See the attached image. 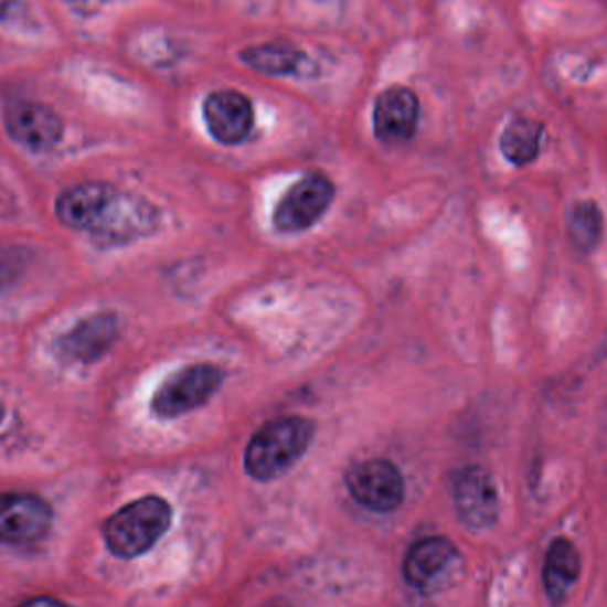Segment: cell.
<instances>
[{
	"instance_id": "6da1fadb",
	"label": "cell",
	"mask_w": 607,
	"mask_h": 607,
	"mask_svg": "<svg viewBox=\"0 0 607 607\" xmlns=\"http://www.w3.org/2000/svg\"><path fill=\"white\" fill-rule=\"evenodd\" d=\"M55 215L64 226L77 232L127 238L150 230L155 217L148 204L119 194L107 183H82L60 195Z\"/></svg>"
},
{
	"instance_id": "7a4b0ae2",
	"label": "cell",
	"mask_w": 607,
	"mask_h": 607,
	"mask_svg": "<svg viewBox=\"0 0 607 607\" xmlns=\"http://www.w3.org/2000/svg\"><path fill=\"white\" fill-rule=\"evenodd\" d=\"M315 423L286 416L265 423L245 448V472L256 481H274L294 469L313 443Z\"/></svg>"
},
{
	"instance_id": "3957f363",
	"label": "cell",
	"mask_w": 607,
	"mask_h": 607,
	"mask_svg": "<svg viewBox=\"0 0 607 607\" xmlns=\"http://www.w3.org/2000/svg\"><path fill=\"white\" fill-rule=\"evenodd\" d=\"M171 504L159 496H146L110 515L104 539L116 557L134 560L153 547L171 528Z\"/></svg>"
},
{
	"instance_id": "277c9868",
	"label": "cell",
	"mask_w": 607,
	"mask_h": 607,
	"mask_svg": "<svg viewBox=\"0 0 607 607\" xmlns=\"http://www.w3.org/2000/svg\"><path fill=\"white\" fill-rule=\"evenodd\" d=\"M224 384V372L212 363L178 368L163 379L151 398V413L160 419H177L209 404Z\"/></svg>"
},
{
	"instance_id": "5b68a950",
	"label": "cell",
	"mask_w": 607,
	"mask_h": 607,
	"mask_svg": "<svg viewBox=\"0 0 607 607\" xmlns=\"http://www.w3.org/2000/svg\"><path fill=\"white\" fill-rule=\"evenodd\" d=\"M334 183L322 172H309L286 189L277 201L273 223L279 233H302L313 227L331 209Z\"/></svg>"
},
{
	"instance_id": "8992f818",
	"label": "cell",
	"mask_w": 607,
	"mask_h": 607,
	"mask_svg": "<svg viewBox=\"0 0 607 607\" xmlns=\"http://www.w3.org/2000/svg\"><path fill=\"white\" fill-rule=\"evenodd\" d=\"M344 483L350 496L372 512H395L404 503V476L395 464L384 458H372L350 467Z\"/></svg>"
},
{
	"instance_id": "52a82bcc",
	"label": "cell",
	"mask_w": 607,
	"mask_h": 607,
	"mask_svg": "<svg viewBox=\"0 0 607 607\" xmlns=\"http://www.w3.org/2000/svg\"><path fill=\"white\" fill-rule=\"evenodd\" d=\"M455 508L467 530L487 531L501 513V498L494 476L483 466H467L458 472L454 489Z\"/></svg>"
},
{
	"instance_id": "ba28073f",
	"label": "cell",
	"mask_w": 607,
	"mask_h": 607,
	"mask_svg": "<svg viewBox=\"0 0 607 607\" xmlns=\"http://www.w3.org/2000/svg\"><path fill=\"white\" fill-rule=\"evenodd\" d=\"M460 563L457 545L446 536H426L408 549L404 560L405 581L423 594L445 586Z\"/></svg>"
},
{
	"instance_id": "9c48e42d",
	"label": "cell",
	"mask_w": 607,
	"mask_h": 607,
	"mask_svg": "<svg viewBox=\"0 0 607 607\" xmlns=\"http://www.w3.org/2000/svg\"><path fill=\"white\" fill-rule=\"evenodd\" d=\"M54 522L46 501L32 494H0V542L32 544L45 539Z\"/></svg>"
},
{
	"instance_id": "30bf717a",
	"label": "cell",
	"mask_w": 607,
	"mask_h": 607,
	"mask_svg": "<svg viewBox=\"0 0 607 607\" xmlns=\"http://www.w3.org/2000/svg\"><path fill=\"white\" fill-rule=\"evenodd\" d=\"M203 116L210 136L221 145H242L253 132V104L247 96L233 89H223L206 96Z\"/></svg>"
},
{
	"instance_id": "8fae6325",
	"label": "cell",
	"mask_w": 607,
	"mask_h": 607,
	"mask_svg": "<svg viewBox=\"0 0 607 607\" xmlns=\"http://www.w3.org/2000/svg\"><path fill=\"white\" fill-rule=\"evenodd\" d=\"M6 130L14 142L32 151H46L63 139L60 114L38 102H19L6 110Z\"/></svg>"
},
{
	"instance_id": "7c38bea8",
	"label": "cell",
	"mask_w": 607,
	"mask_h": 607,
	"mask_svg": "<svg viewBox=\"0 0 607 607\" xmlns=\"http://www.w3.org/2000/svg\"><path fill=\"white\" fill-rule=\"evenodd\" d=\"M419 100L407 87L395 86L379 95L373 109V132L384 145H404L416 136Z\"/></svg>"
},
{
	"instance_id": "4fadbf2b",
	"label": "cell",
	"mask_w": 607,
	"mask_h": 607,
	"mask_svg": "<svg viewBox=\"0 0 607 607\" xmlns=\"http://www.w3.org/2000/svg\"><path fill=\"white\" fill-rule=\"evenodd\" d=\"M119 336L118 317L109 311L89 315L64 332L57 340V350L75 363H95L104 358Z\"/></svg>"
},
{
	"instance_id": "5bb4252c",
	"label": "cell",
	"mask_w": 607,
	"mask_h": 607,
	"mask_svg": "<svg viewBox=\"0 0 607 607\" xmlns=\"http://www.w3.org/2000/svg\"><path fill=\"white\" fill-rule=\"evenodd\" d=\"M579 574V551L572 540L557 536L549 545L542 571L545 595L554 607L562 606L567 600L568 592L576 585Z\"/></svg>"
},
{
	"instance_id": "9a60e30c",
	"label": "cell",
	"mask_w": 607,
	"mask_h": 607,
	"mask_svg": "<svg viewBox=\"0 0 607 607\" xmlns=\"http://www.w3.org/2000/svg\"><path fill=\"white\" fill-rule=\"evenodd\" d=\"M544 136V123L531 118H515L508 123L499 137V150L515 168H526L539 159Z\"/></svg>"
},
{
	"instance_id": "2e32d148",
	"label": "cell",
	"mask_w": 607,
	"mask_h": 607,
	"mask_svg": "<svg viewBox=\"0 0 607 607\" xmlns=\"http://www.w3.org/2000/svg\"><path fill=\"white\" fill-rule=\"evenodd\" d=\"M568 241L579 253L597 251L604 236V213L595 201H579L574 204L567 221Z\"/></svg>"
},
{
	"instance_id": "e0dca14e",
	"label": "cell",
	"mask_w": 607,
	"mask_h": 607,
	"mask_svg": "<svg viewBox=\"0 0 607 607\" xmlns=\"http://www.w3.org/2000/svg\"><path fill=\"white\" fill-rule=\"evenodd\" d=\"M242 61L256 72L270 77H283L299 70L303 54L288 43H265L245 49L242 52Z\"/></svg>"
},
{
	"instance_id": "ac0fdd59",
	"label": "cell",
	"mask_w": 607,
	"mask_h": 607,
	"mask_svg": "<svg viewBox=\"0 0 607 607\" xmlns=\"http://www.w3.org/2000/svg\"><path fill=\"white\" fill-rule=\"evenodd\" d=\"M20 607H72L68 604L61 603L54 597H34L29 598L25 603L20 604Z\"/></svg>"
},
{
	"instance_id": "d6986e66",
	"label": "cell",
	"mask_w": 607,
	"mask_h": 607,
	"mask_svg": "<svg viewBox=\"0 0 607 607\" xmlns=\"http://www.w3.org/2000/svg\"><path fill=\"white\" fill-rule=\"evenodd\" d=\"M13 267H11V265L2 264V262H0V291L4 290V288H8V286L11 285V281H13Z\"/></svg>"
},
{
	"instance_id": "ffe728a7",
	"label": "cell",
	"mask_w": 607,
	"mask_h": 607,
	"mask_svg": "<svg viewBox=\"0 0 607 607\" xmlns=\"http://www.w3.org/2000/svg\"><path fill=\"white\" fill-rule=\"evenodd\" d=\"M14 0H0V20L6 19L8 13L13 10Z\"/></svg>"
},
{
	"instance_id": "44dd1931",
	"label": "cell",
	"mask_w": 607,
	"mask_h": 607,
	"mask_svg": "<svg viewBox=\"0 0 607 607\" xmlns=\"http://www.w3.org/2000/svg\"><path fill=\"white\" fill-rule=\"evenodd\" d=\"M265 607H291L290 604L283 603V600H273V603L267 604Z\"/></svg>"
},
{
	"instance_id": "7402d4cb",
	"label": "cell",
	"mask_w": 607,
	"mask_h": 607,
	"mask_svg": "<svg viewBox=\"0 0 607 607\" xmlns=\"http://www.w3.org/2000/svg\"><path fill=\"white\" fill-rule=\"evenodd\" d=\"M2 417H4V405L0 402V422H2Z\"/></svg>"
}]
</instances>
